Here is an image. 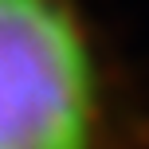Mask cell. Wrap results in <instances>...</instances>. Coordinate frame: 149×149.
<instances>
[{"label":"cell","instance_id":"6da1fadb","mask_svg":"<svg viewBox=\"0 0 149 149\" xmlns=\"http://www.w3.org/2000/svg\"><path fill=\"white\" fill-rule=\"evenodd\" d=\"M106 67L74 0H0V149H102Z\"/></svg>","mask_w":149,"mask_h":149}]
</instances>
